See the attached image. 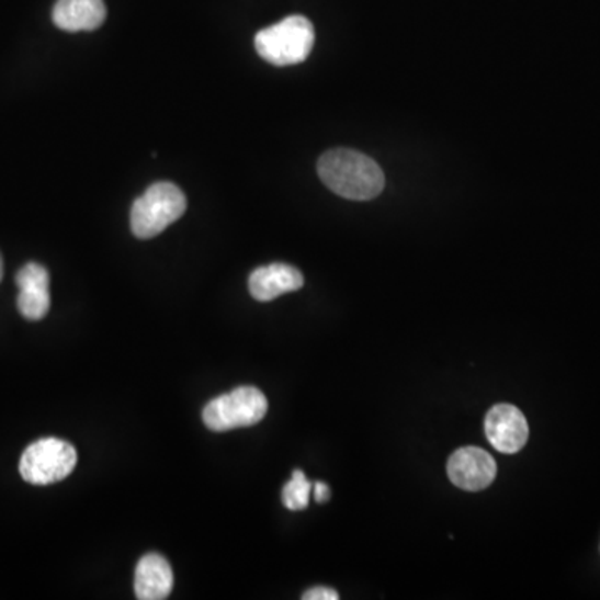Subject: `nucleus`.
Here are the masks:
<instances>
[{
  "label": "nucleus",
  "instance_id": "f257e3e1",
  "mask_svg": "<svg viewBox=\"0 0 600 600\" xmlns=\"http://www.w3.org/2000/svg\"><path fill=\"white\" fill-rule=\"evenodd\" d=\"M317 172L330 191L351 201H371L385 185L377 162L358 150H329L320 157Z\"/></svg>",
  "mask_w": 600,
  "mask_h": 600
},
{
  "label": "nucleus",
  "instance_id": "9d476101",
  "mask_svg": "<svg viewBox=\"0 0 600 600\" xmlns=\"http://www.w3.org/2000/svg\"><path fill=\"white\" fill-rule=\"evenodd\" d=\"M134 589L139 600H163L174 589V573L160 554H146L137 564Z\"/></svg>",
  "mask_w": 600,
  "mask_h": 600
},
{
  "label": "nucleus",
  "instance_id": "f8f14e48",
  "mask_svg": "<svg viewBox=\"0 0 600 600\" xmlns=\"http://www.w3.org/2000/svg\"><path fill=\"white\" fill-rule=\"evenodd\" d=\"M310 493H313V484L307 479L303 471H294L292 479L285 484L282 489V503L288 510H304L309 507Z\"/></svg>",
  "mask_w": 600,
  "mask_h": 600
},
{
  "label": "nucleus",
  "instance_id": "6e6552de",
  "mask_svg": "<svg viewBox=\"0 0 600 600\" xmlns=\"http://www.w3.org/2000/svg\"><path fill=\"white\" fill-rule=\"evenodd\" d=\"M19 287L18 307L24 319L41 320L49 314V272L37 262H29L15 278Z\"/></svg>",
  "mask_w": 600,
  "mask_h": 600
},
{
  "label": "nucleus",
  "instance_id": "4468645a",
  "mask_svg": "<svg viewBox=\"0 0 600 600\" xmlns=\"http://www.w3.org/2000/svg\"><path fill=\"white\" fill-rule=\"evenodd\" d=\"M314 494H316V500L319 503L327 502V500L330 499V489L327 484L317 483L316 486H314Z\"/></svg>",
  "mask_w": 600,
  "mask_h": 600
},
{
  "label": "nucleus",
  "instance_id": "7ed1b4c3",
  "mask_svg": "<svg viewBox=\"0 0 600 600\" xmlns=\"http://www.w3.org/2000/svg\"><path fill=\"white\" fill-rule=\"evenodd\" d=\"M188 199L172 182L150 185L131 208V229L139 239H152L184 216Z\"/></svg>",
  "mask_w": 600,
  "mask_h": 600
},
{
  "label": "nucleus",
  "instance_id": "39448f33",
  "mask_svg": "<svg viewBox=\"0 0 600 600\" xmlns=\"http://www.w3.org/2000/svg\"><path fill=\"white\" fill-rule=\"evenodd\" d=\"M77 465V452L63 439H38L29 445L19 462L22 479L32 486H50L72 474Z\"/></svg>",
  "mask_w": 600,
  "mask_h": 600
},
{
  "label": "nucleus",
  "instance_id": "2eb2a0df",
  "mask_svg": "<svg viewBox=\"0 0 600 600\" xmlns=\"http://www.w3.org/2000/svg\"><path fill=\"white\" fill-rule=\"evenodd\" d=\"M4 278V262H2V257H0V281Z\"/></svg>",
  "mask_w": 600,
  "mask_h": 600
},
{
  "label": "nucleus",
  "instance_id": "423d86ee",
  "mask_svg": "<svg viewBox=\"0 0 600 600\" xmlns=\"http://www.w3.org/2000/svg\"><path fill=\"white\" fill-rule=\"evenodd\" d=\"M448 474L459 489L479 493L496 480L497 464L484 449L461 448L449 459Z\"/></svg>",
  "mask_w": 600,
  "mask_h": 600
},
{
  "label": "nucleus",
  "instance_id": "1a4fd4ad",
  "mask_svg": "<svg viewBox=\"0 0 600 600\" xmlns=\"http://www.w3.org/2000/svg\"><path fill=\"white\" fill-rule=\"evenodd\" d=\"M303 285L301 271L281 262L256 269L249 278L250 295L259 303H271L281 295L298 291Z\"/></svg>",
  "mask_w": 600,
  "mask_h": 600
},
{
  "label": "nucleus",
  "instance_id": "f03ea898",
  "mask_svg": "<svg viewBox=\"0 0 600 600\" xmlns=\"http://www.w3.org/2000/svg\"><path fill=\"white\" fill-rule=\"evenodd\" d=\"M316 41L313 22L303 15H291L279 24L262 29L256 35V50L265 63L285 67L304 63Z\"/></svg>",
  "mask_w": 600,
  "mask_h": 600
},
{
  "label": "nucleus",
  "instance_id": "0eeeda50",
  "mask_svg": "<svg viewBox=\"0 0 600 600\" xmlns=\"http://www.w3.org/2000/svg\"><path fill=\"white\" fill-rule=\"evenodd\" d=\"M487 441L503 454L521 451L529 439V426L524 414L510 404L493 407L486 417Z\"/></svg>",
  "mask_w": 600,
  "mask_h": 600
},
{
  "label": "nucleus",
  "instance_id": "ddd939ff",
  "mask_svg": "<svg viewBox=\"0 0 600 600\" xmlns=\"http://www.w3.org/2000/svg\"><path fill=\"white\" fill-rule=\"evenodd\" d=\"M304 600H337L339 593L329 587H314V589L307 590L303 596Z\"/></svg>",
  "mask_w": 600,
  "mask_h": 600
},
{
  "label": "nucleus",
  "instance_id": "9b49d317",
  "mask_svg": "<svg viewBox=\"0 0 600 600\" xmlns=\"http://www.w3.org/2000/svg\"><path fill=\"white\" fill-rule=\"evenodd\" d=\"M104 0H57L54 24L67 32L95 31L104 24Z\"/></svg>",
  "mask_w": 600,
  "mask_h": 600
},
{
  "label": "nucleus",
  "instance_id": "20e7f679",
  "mask_svg": "<svg viewBox=\"0 0 600 600\" xmlns=\"http://www.w3.org/2000/svg\"><path fill=\"white\" fill-rule=\"evenodd\" d=\"M268 409L269 403L264 394L252 385H244L211 400L204 407L202 420L208 431L229 432L261 422Z\"/></svg>",
  "mask_w": 600,
  "mask_h": 600
}]
</instances>
